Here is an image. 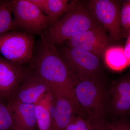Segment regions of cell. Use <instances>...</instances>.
<instances>
[{
    "label": "cell",
    "instance_id": "6da1fadb",
    "mask_svg": "<svg viewBox=\"0 0 130 130\" xmlns=\"http://www.w3.org/2000/svg\"><path fill=\"white\" fill-rule=\"evenodd\" d=\"M30 61L35 70L48 85L54 94L69 99L78 107L74 91L78 80L61 58L46 31L42 32Z\"/></svg>",
    "mask_w": 130,
    "mask_h": 130
},
{
    "label": "cell",
    "instance_id": "7a4b0ae2",
    "mask_svg": "<svg viewBox=\"0 0 130 130\" xmlns=\"http://www.w3.org/2000/svg\"><path fill=\"white\" fill-rule=\"evenodd\" d=\"M99 24L88 4L78 1L74 8L63 13L50 25L47 33L53 43L60 44Z\"/></svg>",
    "mask_w": 130,
    "mask_h": 130
},
{
    "label": "cell",
    "instance_id": "3957f363",
    "mask_svg": "<svg viewBox=\"0 0 130 130\" xmlns=\"http://www.w3.org/2000/svg\"><path fill=\"white\" fill-rule=\"evenodd\" d=\"M108 90L100 76L78 80L74 91L78 109L89 119L106 117Z\"/></svg>",
    "mask_w": 130,
    "mask_h": 130
},
{
    "label": "cell",
    "instance_id": "277c9868",
    "mask_svg": "<svg viewBox=\"0 0 130 130\" xmlns=\"http://www.w3.org/2000/svg\"><path fill=\"white\" fill-rule=\"evenodd\" d=\"M13 23L30 35H40L51 24L50 19L28 0H13Z\"/></svg>",
    "mask_w": 130,
    "mask_h": 130
},
{
    "label": "cell",
    "instance_id": "5b68a950",
    "mask_svg": "<svg viewBox=\"0 0 130 130\" xmlns=\"http://www.w3.org/2000/svg\"><path fill=\"white\" fill-rule=\"evenodd\" d=\"M32 35L24 31H11L0 35V53L6 59L21 65L29 63L34 50Z\"/></svg>",
    "mask_w": 130,
    "mask_h": 130
},
{
    "label": "cell",
    "instance_id": "8992f818",
    "mask_svg": "<svg viewBox=\"0 0 130 130\" xmlns=\"http://www.w3.org/2000/svg\"><path fill=\"white\" fill-rule=\"evenodd\" d=\"M95 18L106 32L110 40H121L123 34L121 22V2L115 0H91L87 3Z\"/></svg>",
    "mask_w": 130,
    "mask_h": 130
},
{
    "label": "cell",
    "instance_id": "52a82bcc",
    "mask_svg": "<svg viewBox=\"0 0 130 130\" xmlns=\"http://www.w3.org/2000/svg\"><path fill=\"white\" fill-rule=\"evenodd\" d=\"M59 53L71 72L78 80L100 76V58L93 54L68 46L62 48Z\"/></svg>",
    "mask_w": 130,
    "mask_h": 130
},
{
    "label": "cell",
    "instance_id": "ba28073f",
    "mask_svg": "<svg viewBox=\"0 0 130 130\" xmlns=\"http://www.w3.org/2000/svg\"><path fill=\"white\" fill-rule=\"evenodd\" d=\"M109 39L101 25L75 35L64 42L67 46L81 49L101 58L109 46Z\"/></svg>",
    "mask_w": 130,
    "mask_h": 130
},
{
    "label": "cell",
    "instance_id": "9c48e42d",
    "mask_svg": "<svg viewBox=\"0 0 130 130\" xmlns=\"http://www.w3.org/2000/svg\"><path fill=\"white\" fill-rule=\"evenodd\" d=\"M51 91L46 81L35 70L29 68L9 100L36 105L41 98Z\"/></svg>",
    "mask_w": 130,
    "mask_h": 130
},
{
    "label": "cell",
    "instance_id": "30bf717a",
    "mask_svg": "<svg viewBox=\"0 0 130 130\" xmlns=\"http://www.w3.org/2000/svg\"><path fill=\"white\" fill-rule=\"evenodd\" d=\"M108 115L111 118L127 117L130 111V80L124 77L112 83L108 90Z\"/></svg>",
    "mask_w": 130,
    "mask_h": 130
},
{
    "label": "cell",
    "instance_id": "8fae6325",
    "mask_svg": "<svg viewBox=\"0 0 130 130\" xmlns=\"http://www.w3.org/2000/svg\"><path fill=\"white\" fill-rule=\"evenodd\" d=\"M28 70L0 56V98L9 100Z\"/></svg>",
    "mask_w": 130,
    "mask_h": 130
},
{
    "label": "cell",
    "instance_id": "7c38bea8",
    "mask_svg": "<svg viewBox=\"0 0 130 130\" xmlns=\"http://www.w3.org/2000/svg\"><path fill=\"white\" fill-rule=\"evenodd\" d=\"M7 104L12 116L14 130H37L36 105L11 100Z\"/></svg>",
    "mask_w": 130,
    "mask_h": 130
},
{
    "label": "cell",
    "instance_id": "4fadbf2b",
    "mask_svg": "<svg viewBox=\"0 0 130 130\" xmlns=\"http://www.w3.org/2000/svg\"><path fill=\"white\" fill-rule=\"evenodd\" d=\"M54 94L55 106L49 111L51 119V130H64L74 113L80 111L67 98Z\"/></svg>",
    "mask_w": 130,
    "mask_h": 130
},
{
    "label": "cell",
    "instance_id": "5bb4252c",
    "mask_svg": "<svg viewBox=\"0 0 130 130\" xmlns=\"http://www.w3.org/2000/svg\"><path fill=\"white\" fill-rule=\"evenodd\" d=\"M37 7L50 19L51 24L63 13L73 9L78 1L73 0H28Z\"/></svg>",
    "mask_w": 130,
    "mask_h": 130
},
{
    "label": "cell",
    "instance_id": "9a60e30c",
    "mask_svg": "<svg viewBox=\"0 0 130 130\" xmlns=\"http://www.w3.org/2000/svg\"><path fill=\"white\" fill-rule=\"evenodd\" d=\"M105 63L111 70L122 71L129 66L130 62L126 58L123 47L118 46L108 47L103 55Z\"/></svg>",
    "mask_w": 130,
    "mask_h": 130
},
{
    "label": "cell",
    "instance_id": "2e32d148",
    "mask_svg": "<svg viewBox=\"0 0 130 130\" xmlns=\"http://www.w3.org/2000/svg\"><path fill=\"white\" fill-rule=\"evenodd\" d=\"M13 0H0V35L16 30L12 17Z\"/></svg>",
    "mask_w": 130,
    "mask_h": 130
},
{
    "label": "cell",
    "instance_id": "e0dca14e",
    "mask_svg": "<svg viewBox=\"0 0 130 130\" xmlns=\"http://www.w3.org/2000/svg\"><path fill=\"white\" fill-rule=\"evenodd\" d=\"M36 112L38 130H51L50 115L41 98L36 104Z\"/></svg>",
    "mask_w": 130,
    "mask_h": 130
},
{
    "label": "cell",
    "instance_id": "ac0fdd59",
    "mask_svg": "<svg viewBox=\"0 0 130 130\" xmlns=\"http://www.w3.org/2000/svg\"><path fill=\"white\" fill-rule=\"evenodd\" d=\"M4 100L0 98V130H14L11 110Z\"/></svg>",
    "mask_w": 130,
    "mask_h": 130
},
{
    "label": "cell",
    "instance_id": "d6986e66",
    "mask_svg": "<svg viewBox=\"0 0 130 130\" xmlns=\"http://www.w3.org/2000/svg\"><path fill=\"white\" fill-rule=\"evenodd\" d=\"M89 120L82 113L77 111L74 113L69 124L64 130H88Z\"/></svg>",
    "mask_w": 130,
    "mask_h": 130
},
{
    "label": "cell",
    "instance_id": "ffe728a7",
    "mask_svg": "<svg viewBox=\"0 0 130 130\" xmlns=\"http://www.w3.org/2000/svg\"><path fill=\"white\" fill-rule=\"evenodd\" d=\"M120 22L123 36L126 37L130 32V1H125L121 3Z\"/></svg>",
    "mask_w": 130,
    "mask_h": 130
},
{
    "label": "cell",
    "instance_id": "44dd1931",
    "mask_svg": "<svg viewBox=\"0 0 130 130\" xmlns=\"http://www.w3.org/2000/svg\"><path fill=\"white\" fill-rule=\"evenodd\" d=\"M106 130H130V123L127 117L111 118V120L107 119Z\"/></svg>",
    "mask_w": 130,
    "mask_h": 130
},
{
    "label": "cell",
    "instance_id": "7402d4cb",
    "mask_svg": "<svg viewBox=\"0 0 130 130\" xmlns=\"http://www.w3.org/2000/svg\"><path fill=\"white\" fill-rule=\"evenodd\" d=\"M88 130H106V117L96 119H89Z\"/></svg>",
    "mask_w": 130,
    "mask_h": 130
},
{
    "label": "cell",
    "instance_id": "603a6c76",
    "mask_svg": "<svg viewBox=\"0 0 130 130\" xmlns=\"http://www.w3.org/2000/svg\"><path fill=\"white\" fill-rule=\"evenodd\" d=\"M123 48L126 58L130 62V32L127 35L125 46Z\"/></svg>",
    "mask_w": 130,
    "mask_h": 130
}]
</instances>
